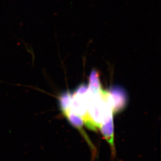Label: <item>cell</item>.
<instances>
[{
	"label": "cell",
	"instance_id": "obj_1",
	"mask_svg": "<svg viewBox=\"0 0 161 161\" xmlns=\"http://www.w3.org/2000/svg\"><path fill=\"white\" fill-rule=\"evenodd\" d=\"M87 92L84 94L76 93L72 97L70 104V110L81 117L86 115L88 111L89 97Z\"/></svg>",
	"mask_w": 161,
	"mask_h": 161
},
{
	"label": "cell",
	"instance_id": "obj_2",
	"mask_svg": "<svg viewBox=\"0 0 161 161\" xmlns=\"http://www.w3.org/2000/svg\"><path fill=\"white\" fill-rule=\"evenodd\" d=\"M101 126V131L108 142L114 147L113 142V120L112 111H110L105 115L102 122Z\"/></svg>",
	"mask_w": 161,
	"mask_h": 161
},
{
	"label": "cell",
	"instance_id": "obj_3",
	"mask_svg": "<svg viewBox=\"0 0 161 161\" xmlns=\"http://www.w3.org/2000/svg\"><path fill=\"white\" fill-rule=\"evenodd\" d=\"M89 85L88 92L90 94H94L101 91L99 75L96 70H93L90 76Z\"/></svg>",
	"mask_w": 161,
	"mask_h": 161
},
{
	"label": "cell",
	"instance_id": "obj_4",
	"mask_svg": "<svg viewBox=\"0 0 161 161\" xmlns=\"http://www.w3.org/2000/svg\"><path fill=\"white\" fill-rule=\"evenodd\" d=\"M72 97L69 92L64 93L61 94L58 97L59 105L63 112L65 113L70 108Z\"/></svg>",
	"mask_w": 161,
	"mask_h": 161
},
{
	"label": "cell",
	"instance_id": "obj_5",
	"mask_svg": "<svg viewBox=\"0 0 161 161\" xmlns=\"http://www.w3.org/2000/svg\"><path fill=\"white\" fill-rule=\"evenodd\" d=\"M65 115L67 116L69 121L72 125L75 127L78 128V129H81L84 122L82 117L78 115L77 114H75V113L72 112L71 110L68 111L64 113Z\"/></svg>",
	"mask_w": 161,
	"mask_h": 161
}]
</instances>
